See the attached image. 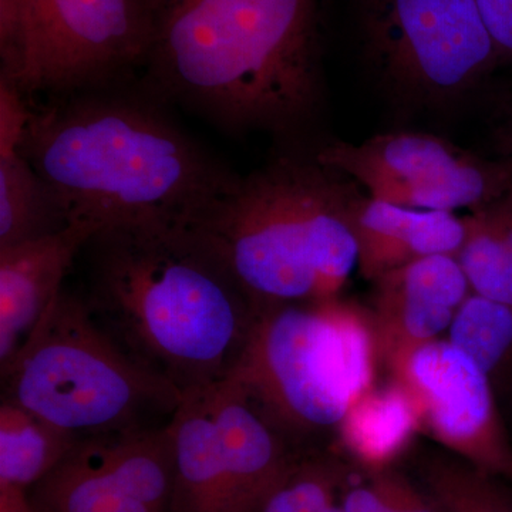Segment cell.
<instances>
[{
  "instance_id": "obj_1",
  "label": "cell",
  "mask_w": 512,
  "mask_h": 512,
  "mask_svg": "<svg viewBox=\"0 0 512 512\" xmlns=\"http://www.w3.org/2000/svg\"><path fill=\"white\" fill-rule=\"evenodd\" d=\"M30 101L19 153L72 224L185 225L239 178L140 79Z\"/></svg>"
},
{
  "instance_id": "obj_2",
  "label": "cell",
  "mask_w": 512,
  "mask_h": 512,
  "mask_svg": "<svg viewBox=\"0 0 512 512\" xmlns=\"http://www.w3.org/2000/svg\"><path fill=\"white\" fill-rule=\"evenodd\" d=\"M73 286L93 322L136 365L183 394L224 382L258 308L210 247L180 224L94 232Z\"/></svg>"
},
{
  "instance_id": "obj_3",
  "label": "cell",
  "mask_w": 512,
  "mask_h": 512,
  "mask_svg": "<svg viewBox=\"0 0 512 512\" xmlns=\"http://www.w3.org/2000/svg\"><path fill=\"white\" fill-rule=\"evenodd\" d=\"M141 82L225 133L292 136L322 96L319 0H147Z\"/></svg>"
},
{
  "instance_id": "obj_4",
  "label": "cell",
  "mask_w": 512,
  "mask_h": 512,
  "mask_svg": "<svg viewBox=\"0 0 512 512\" xmlns=\"http://www.w3.org/2000/svg\"><path fill=\"white\" fill-rule=\"evenodd\" d=\"M359 185L312 158L282 156L239 178L185 227L258 311L339 298L359 259Z\"/></svg>"
},
{
  "instance_id": "obj_5",
  "label": "cell",
  "mask_w": 512,
  "mask_h": 512,
  "mask_svg": "<svg viewBox=\"0 0 512 512\" xmlns=\"http://www.w3.org/2000/svg\"><path fill=\"white\" fill-rule=\"evenodd\" d=\"M379 352L372 315L339 298L258 313L229 379L301 453L336 433L375 384ZM227 377V379H228Z\"/></svg>"
},
{
  "instance_id": "obj_6",
  "label": "cell",
  "mask_w": 512,
  "mask_h": 512,
  "mask_svg": "<svg viewBox=\"0 0 512 512\" xmlns=\"http://www.w3.org/2000/svg\"><path fill=\"white\" fill-rule=\"evenodd\" d=\"M0 372L2 399L79 440L165 426L184 399L173 384L128 359L67 282Z\"/></svg>"
},
{
  "instance_id": "obj_7",
  "label": "cell",
  "mask_w": 512,
  "mask_h": 512,
  "mask_svg": "<svg viewBox=\"0 0 512 512\" xmlns=\"http://www.w3.org/2000/svg\"><path fill=\"white\" fill-rule=\"evenodd\" d=\"M147 0H0V80L29 100L137 79Z\"/></svg>"
},
{
  "instance_id": "obj_8",
  "label": "cell",
  "mask_w": 512,
  "mask_h": 512,
  "mask_svg": "<svg viewBox=\"0 0 512 512\" xmlns=\"http://www.w3.org/2000/svg\"><path fill=\"white\" fill-rule=\"evenodd\" d=\"M366 55L407 100L454 99L501 66L477 0H363Z\"/></svg>"
},
{
  "instance_id": "obj_9",
  "label": "cell",
  "mask_w": 512,
  "mask_h": 512,
  "mask_svg": "<svg viewBox=\"0 0 512 512\" xmlns=\"http://www.w3.org/2000/svg\"><path fill=\"white\" fill-rule=\"evenodd\" d=\"M376 200L421 211L478 210L512 188V164L490 160L427 133L379 134L315 153Z\"/></svg>"
},
{
  "instance_id": "obj_10",
  "label": "cell",
  "mask_w": 512,
  "mask_h": 512,
  "mask_svg": "<svg viewBox=\"0 0 512 512\" xmlns=\"http://www.w3.org/2000/svg\"><path fill=\"white\" fill-rule=\"evenodd\" d=\"M387 367L416 399L421 430L461 460L512 485V444L497 394L466 352L437 339Z\"/></svg>"
},
{
  "instance_id": "obj_11",
  "label": "cell",
  "mask_w": 512,
  "mask_h": 512,
  "mask_svg": "<svg viewBox=\"0 0 512 512\" xmlns=\"http://www.w3.org/2000/svg\"><path fill=\"white\" fill-rule=\"evenodd\" d=\"M372 315L379 359L397 357L440 339L473 293L457 256L436 255L376 279Z\"/></svg>"
},
{
  "instance_id": "obj_12",
  "label": "cell",
  "mask_w": 512,
  "mask_h": 512,
  "mask_svg": "<svg viewBox=\"0 0 512 512\" xmlns=\"http://www.w3.org/2000/svg\"><path fill=\"white\" fill-rule=\"evenodd\" d=\"M94 232L73 222L59 234L0 248V367L39 325Z\"/></svg>"
},
{
  "instance_id": "obj_13",
  "label": "cell",
  "mask_w": 512,
  "mask_h": 512,
  "mask_svg": "<svg viewBox=\"0 0 512 512\" xmlns=\"http://www.w3.org/2000/svg\"><path fill=\"white\" fill-rule=\"evenodd\" d=\"M360 274L380 276L436 255L457 256L466 225L456 212L421 211L360 195L352 211Z\"/></svg>"
},
{
  "instance_id": "obj_14",
  "label": "cell",
  "mask_w": 512,
  "mask_h": 512,
  "mask_svg": "<svg viewBox=\"0 0 512 512\" xmlns=\"http://www.w3.org/2000/svg\"><path fill=\"white\" fill-rule=\"evenodd\" d=\"M210 387L184 394L171 420L174 490L170 512H237L215 427Z\"/></svg>"
},
{
  "instance_id": "obj_15",
  "label": "cell",
  "mask_w": 512,
  "mask_h": 512,
  "mask_svg": "<svg viewBox=\"0 0 512 512\" xmlns=\"http://www.w3.org/2000/svg\"><path fill=\"white\" fill-rule=\"evenodd\" d=\"M421 431L419 406L399 380L373 384L343 417L340 446L363 473L394 466Z\"/></svg>"
},
{
  "instance_id": "obj_16",
  "label": "cell",
  "mask_w": 512,
  "mask_h": 512,
  "mask_svg": "<svg viewBox=\"0 0 512 512\" xmlns=\"http://www.w3.org/2000/svg\"><path fill=\"white\" fill-rule=\"evenodd\" d=\"M86 453L137 500L170 512L174 490V439L165 426L80 440Z\"/></svg>"
},
{
  "instance_id": "obj_17",
  "label": "cell",
  "mask_w": 512,
  "mask_h": 512,
  "mask_svg": "<svg viewBox=\"0 0 512 512\" xmlns=\"http://www.w3.org/2000/svg\"><path fill=\"white\" fill-rule=\"evenodd\" d=\"M69 225L62 198L22 154L0 156V248L59 234Z\"/></svg>"
},
{
  "instance_id": "obj_18",
  "label": "cell",
  "mask_w": 512,
  "mask_h": 512,
  "mask_svg": "<svg viewBox=\"0 0 512 512\" xmlns=\"http://www.w3.org/2000/svg\"><path fill=\"white\" fill-rule=\"evenodd\" d=\"M463 220L457 259L473 293L512 306V190Z\"/></svg>"
},
{
  "instance_id": "obj_19",
  "label": "cell",
  "mask_w": 512,
  "mask_h": 512,
  "mask_svg": "<svg viewBox=\"0 0 512 512\" xmlns=\"http://www.w3.org/2000/svg\"><path fill=\"white\" fill-rule=\"evenodd\" d=\"M29 494L39 512H158L101 470L80 441Z\"/></svg>"
},
{
  "instance_id": "obj_20",
  "label": "cell",
  "mask_w": 512,
  "mask_h": 512,
  "mask_svg": "<svg viewBox=\"0 0 512 512\" xmlns=\"http://www.w3.org/2000/svg\"><path fill=\"white\" fill-rule=\"evenodd\" d=\"M79 439L49 421L2 399L0 481L30 488L67 456Z\"/></svg>"
},
{
  "instance_id": "obj_21",
  "label": "cell",
  "mask_w": 512,
  "mask_h": 512,
  "mask_svg": "<svg viewBox=\"0 0 512 512\" xmlns=\"http://www.w3.org/2000/svg\"><path fill=\"white\" fill-rule=\"evenodd\" d=\"M480 366L498 396H512V306L471 293L447 332Z\"/></svg>"
},
{
  "instance_id": "obj_22",
  "label": "cell",
  "mask_w": 512,
  "mask_h": 512,
  "mask_svg": "<svg viewBox=\"0 0 512 512\" xmlns=\"http://www.w3.org/2000/svg\"><path fill=\"white\" fill-rule=\"evenodd\" d=\"M350 483L352 470L338 456L306 451L269 494L259 512H325L339 503Z\"/></svg>"
},
{
  "instance_id": "obj_23",
  "label": "cell",
  "mask_w": 512,
  "mask_h": 512,
  "mask_svg": "<svg viewBox=\"0 0 512 512\" xmlns=\"http://www.w3.org/2000/svg\"><path fill=\"white\" fill-rule=\"evenodd\" d=\"M423 480L444 512H512L511 484L461 458H429Z\"/></svg>"
},
{
  "instance_id": "obj_24",
  "label": "cell",
  "mask_w": 512,
  "mask_h": 512,
  "mask_svg": "<svg viewBox=\"0 0 512 512\" xmlns=\"http://www.w3.org/2000/svg\"><path fill=\"white\" fill-rule=\"evenodd\" d=\"M367 474L382 488L389 512H444L429 491L419 490L394 467Z\"/></svg>"
},
{
  "instance_id": "obj_25",
  "label": "cell",
  "mask_w": 512,
  "mask_h": 512,
  "mask_svg": "<svg viewBox=\"0 0 512 512\" xmlns=\"http://www.w3.org/2000/svg\"><path fill=\"white\" fill-rule=\"evenodd\" d=\"M32 111V101L0 80V156L18 153Z\"/></svg>"
},
{
  "instance_id": "obj_26",
  "label": "cell",
  "mask_w": 512,
  "mask_h": 512,
  "mask_svg": "<svg viewBox=\"0 0 512 512\" xmlns=\"http://www.w3.org/2000/svg\"><path fill=\"white\" fill-rule=\"evenodd\" d=\"M501 66H512V0H477Z\"/></svg>"
},
{
  "instance_id": "obj_27",
  "label": "cell",
  "mask_w": 512,
  "mask_h": 512,
  "mask_svg": "<svg viewBox=\"0 0 512 512\" xmlns=\"http://www.w3.org/2000/svg\"><path fill=\"white\" fill-rule=\"evenodd\" d=\"M0 512H39L28 488L0 481Z\"/></svg>"
},
{
  "instance_id": "obj_28",
  "label": "cell",
  "mask_w": 512,
  "mask_h": 512,
  "mask_svg": "<svg viewBox=\"0 0 512 512\" xmlns=\"http://www.w3.org/2000/svg\"><path fill=\"white\" fill-rule=\"evenodd\" d=\"M497 140L500 157L512 160V109L498 130Z\"/></svg>"
},
{
  "instance_id": "obj_29",
  "label": "cell",
  "mask_w": 512,
  "mask_h": 512,
  "mask_svg": "<svg viewBox=\"0 0 512 512\" xmlns=\"http://www.w3.org/2000/svg\"><path fill=\"white\" fill-rule=\"evenodd\" d=\"M325 512H343L342 507H340L339 503L336 505H333L332 508H329L328 511Z\"/></svg>"
}]
</instances>
